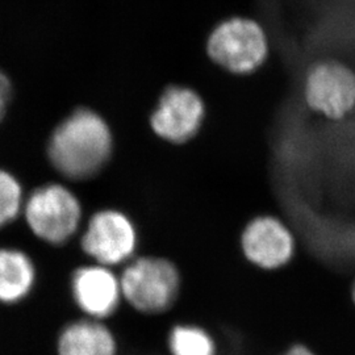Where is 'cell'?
Returning a JSON list of instances; mask_svg holds the SVG:
<instances>
[{
	"label": "cell",
	"mask_w": 355,
	"mask_h": 355,
	"mask_svg": "<svg viewBox=\"0 0 355 355\" xmlns=\"http://www.w3.org/2000/svg\"><path fill=\"white\" fill-rule=\"evenodd\" d=\"M207 51L221 69L236 76H249L267 61L270 42L263 26L249 17H230L211 32Z\"/></svg>",
	"instance_id": "2"
},
{
	"label": "cell",
	"mask_w": 355,
	"mask_h": 355,
	"mask_svg": "<svg viewBox=\"0 0 355 355\" xmlns=\"http://www.w3.org/2000/svg\"><path fill=\"white\" fill-rule=\"evenodd\" d=\"M283 355H316L311 349H308L304 345H295L290 347Z\"/></svg>",
	"instance_id": "15"
},
{
	"label": "cell",
	"mask_w": 355,
	"mask_h": 355,
	"mask_svg": "<svg viewBox=\"0 0 355 355\" xmlns=\"http://www.w3.org/2000/svg\"><path fill=\"white\" fill-rule=\"evenodd\" d=\"M167 345L171 355H216L215 340L198 325H175L170 330Z\"/></svg>",
	"instance_id": "12"
},
{
	"label": "cell",
	"mask_w": 355,
	"mask_h": 355,
	"mask_svg": "<svg viewBox=\"0 0 355 355\" xmlns=\"http://www.w3.org/2000/svg\"><path fill=\"white\" fill-rule=\"evenodd\" d=\"M24 215L40 240L60 245L74 236L82 209L76 195L61 184L40 187L26 200Z\"/></svg>",
	"instance_id": "4"
},
{
	"label": "cell",
	"mask_w": 355,
	"mask_h": 355,
	"mask_svg": "<svg viewBox=\"0 0 355 355\" xmlns=\"http://www.w3.org/2000/svg\"><path fill=\"white\" fill-rule=\"evenodd\" d=\"M35 266L19 250L0 249V302L12 304L28 296L35 283Z\"/></svg>",
	"instance_id": "11"
},
{
	"label": "cell",
	"mask_w": 355,
	"mask_h": 355,
	"mask_svg": "<svg viewBox=\"0 0 355 355\" xmlns=\"http://www.w3.org/2000/svg\"><path fill=\"white\" fill-rule=\"evenodd\" d=\"M71 290L78 306L89 318L99 321L114 315L123 296L120 280L102 265L76 270Z\"/></svg>",
	"instance_id": "9"
},
{
	"label": "cell",
	"mask_w": 355,
	"mask_h": 355,
	"mask_svg": "<svg viewBox=\"0 0 355 355\" xmlns=\"http://www.w3.org/2000/svg\"><path fill=\"white\" fill-rule=\"evenodd\" d=\"M120 284L123 296L135 309L155 315L175 302L179 274L177 267L166 259L140 258L125 268Z\"/></svg>",
	"instance_id": "3"
},
{
	"label": "cell",
	"mask_w": 355,
	"mask_h": 355,
	"mask_svg": "<svg viewBox=\"0 0 355 355\" xmlns=\"http://www.w3.org/2000/svg\"><path fill=\"white\" fill-rule=\"evenodd\" d=\"M112 133L102 116L76 110L55 128L49 141L51 165L74 180L96 175L112 154Z\"/></svg>",
	"instance_id": "1"
},
{
	"label": "cell",
	"mask_w": 355,
	"mask_h": 355,
	"mask_svg": "<svg viewBox=\"0 0 355 355\" xmlns=\"http://www.w3.org/2000/svg\"><path fill=\"white\" fill-rule=\"evenodd\" d=\"M245 258L258 268L274 271L288 265L295 255V237L275 216H258L242 232Z\"/></svg>",
	"instance_id": "7"
},
{
	"label": "cell",
	"mask_w": 355,
	"mask_h": 355,
	"mask_svg": "<svg viewBox=\"0 0 355 355\" xmlns=\"http://www.w3.org/2000/svg\"><path fill=\"white\" fill-rule=\"evenodd\" d=\"M137 245L136 228L127 216L102 211L92 216L82 239V248L98 265L112 266L127 261Z\"/></svg>",
	"instance_id": "6"
},
{
	"label": "cell",
	"mask_w": 355,
	"mask_h": 355,
	"mask_svg": "<svg viewBox=\"0 0 355 355\" xmlns=\"http://www.w3.org/2000/svg\"><path fill=\"white\" fill-rule=\"evenodd\" d=\"M57 355H117L114 333L102 321L78 320L61 331Z\"/></svg>",
	"instance_id": "10"
},
{
	"label": "cell",
	"mask_w": 355,
	"mask_h": 355,
	"mask_svg": "<svg viewBox=\"0 0 355 355\" xmlns=\"http://www.w3.org/2000/svg\"><path fill=\"white\" fill-rule=\"evenodd\" d=\"M303 92L311 111L343 120L355 110V73L338 61H321L308 70Z\"/></svg>",
	"instance_id": "5"
},
{
	"label": "cell",
	"mask_w": 355,
	"mask_h": 355,
	"mask_svg": "<svg viewBox=\"0 0 355 355\" xmlns=\"http://www.w3.org/2000/svg\"><path fill=\"white\" fill-rule=\"evenodd\" d=\"M203 99L193 89L173 86L162 94L150 119L153 130L174 144L191 140L203 123Z\"/></svg>",
	"instance_id": "8"
},
{
	"label": "cell",
	"mask_w": 355,
	"mask_h": 355,
	"mask_svg": "<svg viewBox=\"0 0 355 355\" xmlns=\"http://www.w3.org/2000/svg\"><path fill=\"white\" fill-rule=\"evenodd\" d=\"M11 96H12L11 80L0 70V121L7 114Z\"/></svg>",
	"instance_id": "14"
},
{
	"label": "cell",
	"mask_w": 355,
	"mask_h": 355,
	"mask_svg": "<svg viewBox=\"0 0 355 355\" xmlns=\"http://www.w3.org/2000/svg\"><path fill=\"white\" fill-rule=\"evenodd\" d=\"M23 208V190L12 174L0 170V228L10 224Z\"/></svg>",
	"instance_id": "13"
},
{
	"label": "cell",
	"mask_w": 355,
	"mask_h": 355,
	"mask_svg": "<svg viewBox=\"0 0 355 355\" xmlns=\"http://www.w3.org/2000/svg\"><path fill=\"white\" fill-rule=\"evenodd\" d=\"M352 299H353V302H354L355 304V282L354 284H353V288H352Z\"/></svg>",
	"instance_id": "16"
}]
</instances>
